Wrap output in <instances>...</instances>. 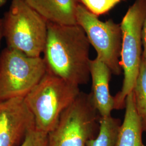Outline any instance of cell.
<instances>
[{
	"mask_svg": "<svg viewBox=\"0 0 146 146\" xmlns=\"http://www.w3.org/2000/svg\"><path fill=\"white\" fill-rule=\"evenodd\" d=\"M90 43L78 25H62L48 22L43 59L47 72L80 86L90 78Z\"/></svg>",
	"mask_w": 146,
	"mask_h": 146,
	"instance_id": "cell-1",
	"label": "cell"
},
{
	"mask_svg": "<svg viewBox=\"0 0 146 146\" xmlns=\"http://www.w3.org/2000/svg\"><path fill=\"white\" fill-rule=\"evenodd\" d=\"M81 92L79 86L47 72L24 98L33 115L36 129L47 134L52 131L63 113Z\"/></svg>",
	"mask_w": 146,
	"mask_h": 146,
	"instance_id": "cell-2",
	"label": "cell"
},
{
	"mask_svg": "<svg viewBox=\"0 0 146 146\" xmlns=\"http://www.w3.org/2000/svg\"><path fill=\"white\" fill-rule=\"evenodd\" d=\"M3 19L7 47L31 57H40L47 41L48 22L26 0H11Z\"/></svg>",
	"mask_w": 146,
	"mask_h": 146,
	"instance_id": "cell-3",
	"label": "cell"
},
{
	"mask_svg": "<svg viewBox=\"0 0 146 146\" xmlns=\"http://www.w3.org/2000/svg\"><path fill=\"white\" fill-rule=\"evenodd\" d=\"M146 18V0H135L120 24L122 47L120 64L124 78L121 89L114 96V110L124 109L125 99L133 91L142 62V29Z\"/></svg>",
	"mask_w": 146,
	"mask_h": 146,
	"instance_id": "cell-4",
	"label": "cell"
},
{
	"mask_svg": "<svg viewBox=\"0 0 146 146\" xmlns=\"http://www.w3.org/2000/svg\"><path fill=\"white\" fill-rule=\"evenodd\" d=\"M100 117L90 93L81 92L48 133V146H87L98 133Z\"/></svg>",
	"mask_w": 146,
	"mask_h": 146,
	"instance_id": "cell-5",
	"label": "cell"
},
{
	"mask_svg": "<svg viewBox=\"0 0 146 146\" xmlns=\"http://www.w3.org/2000/svg\"><path fill=\"white\" fill-rule=\"evenodd\" d=\"M46 73L43 58L5 48L0 54V101L25 98Z\"/></svg>",
	"mask_w": 146,
	"mask_h": 146,
	"instance_id": "cell-6",
	"label": "cell"
},
{
	"mask_svg": "<svg viewBox=\"0 0 146 146\" xmlns=\"http://www.w3.org/2000/svg\"><path fill=\"white\" fill-rule=\"evenodd\" d=\"M78 25L84 30L90 44L97 52V58L104 62L112 74L119 75L122 31L120 24L112 20L101 21L81 3L77 9Z\"/></svg>",
	"mask_w": 146,
	"mask_h": 146,
	"instance_id": "cell-7",
	"label": "cell"
},
{
	"mask_svg": "<svg viewBox=\"0 0 146 146\" xmlns=\"http://www.w3.org/2000/svg\"><path fill=\"white\" fill-rule=\"evenodd\" d=\"M35 127L24 98L0 101V146H19Z\"/></svg>",
	"mask_w": 146,
	"mask_h": 146,
	"instance_id": "cell-8",
	"label": "cell"
},
{
	"mask_svg": "<svg viewBox=\"0 0 146 146\" xmlns=\"http://www.w3.org/2000/svg\"><path fill=\"white\" fill-rule=\"evenodd\" d=\"M112 74L109 67L98 58L90 60L91 94L94 106L101 117L111 115L114 110V99L110 94V80Z\"/></svg>",
	"mask_w": 146,
	"mask_h": 146,
	"instance_id": "cell-9",
	"label": "cell"
},
{
	"mask_svg": "<svg viewBox=\"0 0 146 146\" xmlns=\"http://www.w3.org/2000/svg\"><path fill=\"white\" fill-rule=\"evenodd\" d=\"M27 3L48 22L62 25H78L76 13L79 0H26Z\"/></svg>",
	"mask_w": 146,
	"mask_h": 146,
	"instance_id": "cell-10",
	"label": "cell"
},
{
	"mask_svg": "<svg viewBox=\"0 0 146 146\" xmlns=\"http://www.w3.org/2000/svg\"><path fill=\"white\" fill-rule=\"evenodd\" d=\"M125 108L124 119L120 126L116 146H145L142 141L143 125L136 109L133 91L125 99Z\"/></svg>",
	"mask_w": 146,
	"mask_h": 146,
	"instance_id": "cell-11",
	"label": "cell"
},
{
	"mask_svg": "<svg viewBox=\"0 0 146 146\" xmlns=\"http://www.w3.org/2000/svg\"><path fill=\"white\" fill-rule=\"evenodd\" d=\"M121 125L120 119L111 115L101 117L98 133L88 141L87 146H116Z\"/></svg>",
	"mask_w": 146,
	"mask_h": 146,
	"instance_id": "cell-12",
	"label": "cell"
},
{
	"mask_svg": "<svg viewBox=\"0 0 146 146\" xmlns=\"http://www.w3.org/2000/svg\"><path fill=\"white\" fill-rule=\"evenodd\" d=\"M133 93L136 109L140 117L143 131L146 132V64L142 61Z\"/></svg>",
	"mask_w": 146,
	"mask_h": 146,
	"instance_id": "cell-13",
	"label": "cell"
},
{
	"mask_svg": "<svg viewBox=\"0 0 146 146\" xmlns=\"http://www.w3.org/2000/svg\"><path fill=\"white\" fill-rule=\"evenodd\" d=\"M123 0H79L89 11L99 16L106 14Z\"/></svg>",
	"mask_w": 146,
	"mask_h": 146,
	"instance_id": "cell-14",
	"label": "cell"
},
{
	"mask_svg": "<svg viewBox=\"0 0 146 146\" xmlns=\"http://www.w3.org/2000/svg\"><path fill=\"white\" fill-rule=\"evenodd\" d=\"M48 134L38 131L35 127L31 128L19 146H48Z\"/></svg>",
	"mask_w": 146,
	"mask_h": 146,
	"instance_id": "cell-15",
	"label": "cell"
},
{
	"mask_svg": "<svg viewBox=\"0 0 146 146\" xmlns=\"http://www.w3.org/2000/svg\"><path fill=\"white\" fill-rule=\"evenodd\" d=\"M142 61L146 64V18L142 29Z\"/></svg>",
	"mask_w": 146,
	"mask_h": 146,
	"instance_id": "cell-16",
	"label": "cell"
},
{
	"mask_svg": "<svg viewBox=\"0 0 146 146\" xmlns=\"http://www.w3.org/2000/svg\"><path fill=\"white\" fill-rule=\"evenodd\" d=\"M3 37V19L0 18V45L1 42Z\"/></svg>",
	"mask_w": 146,
	"mask_h": 146,
	"instance_id": "cell-17",
	"label": "cell"
},
{
	"mask_svg": "<svg viewBox=\"0 0 146 146\" xmlns=\"http://www.w3.org/2000/svg\"><path fill=\"white\" fill-rule=\"evenodd\" d=\"M7 0H0V7L5 5L6 3Z\"/></svg>",
	"mask_w": 146,
	"mask_h": 146,
	"instance_id": "cell-18",
	"label": "cell"
}]
</instances>
